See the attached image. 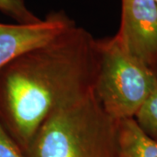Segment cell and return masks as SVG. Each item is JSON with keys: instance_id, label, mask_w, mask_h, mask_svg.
Segmentation results:
<instances>
[{"instance_id": "4", "label": "cell", "mask_w": 157, "mask_h": 157, "mask_svg": "<svg viewBox=\"0 0 157 157\" xmlns=\"http://www.w3.org/2000/svg\"><path fill=\"white\" fill-rule=\"evenodd\" d=\"M123 50L157 77V7L154 0H121L115 35Z\"/></svg>"}, {"instance_id": "1", "label": "cell", "mask_w": 157, "mask_h": 157, "mask_svg": "<svg viewBox=\"0 0 157 157\" xmlns=\"http://www.w3.org/2000/svg\"><path fill=\"white\" fill-rule=\"evenodd\" d=\"M99 68L98 39L73 23L0 68V125L25 152L52 113L94 94Z\"/></svg>"}, {"instance_id": "3", "label": "cell", "mask_w": 157, "mask_h": 157, "mask_svg": "<svg viewBox=\"0 0 157 157\" xmlns=\"http://www.w3.org/2000/svg\"><path fill=\"white\" fill-rule=\"evenodd\" d=\"M100 68L94 94L117 121L135 118L157 84L149 69L128 55L115 36L98 39Z\"/></svg>"}, {"instance_id": "6", "label": "cell", "mask_w": 157, "mask_h": 157, "mask_svg": "<svg viewBox=\"0 0 157 157\" xmlns=\"http://www.w3.org/2000/svg\"><path fill=\"white\" fill-rule=\"evenodd\" d=\"M118 157H157V141L140 128L135 118L120 121Z\"/></svg>"}, {"instance_id": "10", "label": "cell", "mask_w": 157, "mask_h": 157, "mask_svg": "<svg viewBox=\"0 0 157 157\" xmlns=\"http://www.w3.org/2000/svg\"><path fill=\"white\" fill-rule=\"evenodd\" d=\"M154 2H155V6L157 7V0H154Z\"/></svg>"}, {"instance_id": "7", "label": "cell", "mask_w": 157, "mask_h": 157, "mask_svg": "<svg viewBox=\"0 0 157 157\" xmlns=\"http://www.w3.org/2000/svg\"><path fill=\"white\" fill-rule=\"evenodd\" d=\"M135 120L147 135L157 141V84Z\"/></svg>"}, {"instance_id": "8", "label": "cell", "mask_w": 157, "mask_h": 157, "mask_svg": "<svg viewBox=\"0 0 157 157\" xmlns=\"http://www.w3.org/2000/svg\"><path fill=\"white\" fill-rule=\"evenodd\" d=\"M0 11L19 24H32L41 20L29 10L25 0H0Z\"/></svg>"}, {"instance_id": "5", "label": "cell", "mask_w": 157, "mask_h": 157, "mask_svg": "<svg viewBox=\"0 0 157 157\" xmlns=\"http://www.w3.org/2000/svg\"><path fill=\"white\" fill-rule=\"evenodd\" d=\"M73 23L66 14L55 12L32 24H0V68L48 43Z\"/></svg>"}, {"instance_id": "2", "label": "cell", "mask_w": 157, "mask_h": 157, "mask_svg": "<svg viewBox=\"0 0 157 157\" xmlns=\"http://www.w3.org/2000/svg\"><path fill=\"white\" fill-rule=\"evenodd\" d=\"M120 121L103 110L94 94L45 120L25 157H118Z\"/></svg>"}, {"instance_id": "9", "label": "cell", "mask_w": 157, "mask_h": 157, "mask_svg": "<svg viewBox=\"0 0 157 157\" xmlns=\"http://www.w3.org/2000/svg\"><path fill=\"white\" fill-rule=\"evenodd\" d=\"M0 157H25L24 152L0 125Z\"/></svg>"}]
</instances>
